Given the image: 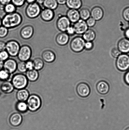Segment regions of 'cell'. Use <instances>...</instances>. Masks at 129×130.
Returning <instances> with one entry per match:
<instances>
[{"label":"cell","instance_id":"obj_1","mask_svg":"<svg viewBox=\"0 0 129 130\" xmlns=\"http://www.w3.org/2000/svg\"><path fill=\"white\" fill-rule=\"evenodd\" d=\"M2 25L7 28H16L21 25L22 21V16L18 12L7 14L2 20Z\"/></svg>","mask_w":129,"mask_h":130},{"label":"cell","instance_id":"obj_2","mask_svg":"<svg viewBox=\"0 0 129 130\" xmlns=\"http://www.w3.org/2000/svg\"><path fill=\"white\" fill-rule=\"evenodd\" d=\"M11 82L14 88L19 90L24 89L27 86L28 80L23 74H16L13 75Z\"/></svg>","mask_w":129,"mask_h":130},{"label":"cell","instance_id":"obj_3","mask_svg":"<svg viewBox=\"0 0 129 130\" xmlns=\"http://www.w3.org/2000/svg\"><path fill=\"white\" fill-rule=\"evenodd\" d=\"M28 110L32 112L37 111L41 107L42 101L40 96L36 94L30 95L27 100Z\"/></svg>","mask_w":129,"mask_h":130},{"label":"cell","instance_id":"obj_4","mask_svg":"<svg viewBox=\"0 0 129 130\" xmlns=\"http://www.w3.org/2000/svg\"><path fill=\"white\" fill-rule=\"evenodd\" d=\"M41 11L40 5L35 2L28 5L25 9V13L29 18L35 19L40 15Z\"/></svg>","mask_w":129,"mask_h":130},{"label":"cell","instance_id":"obj_5","mask_svg":"<svg viewBox=\"0 0 129 130\" xmlns=\"http://www.w3.org/2000/svg\"><path fill=\"white\" fill-rule=\"evenodd\" d=\"M116 66L120 71H127L129 69V56L124 53L120 55L117 58Z\"/></svg>","mask_w":129,"mask_h":130},{"label":"cell","instance_id":"obj_6","mask_svg":"<svg viewBox=\"0 0 129 130\" xmlns=\"http://www.w3.org/2000/svg\"><path fill=\"white\" fill-rule=\"evenodd\" d=\"M21 47L19 43L15 40H11L6 43V50L10 56H17Z\"/></svg>","mask_w":129,"mask_h":130},{"label":"cell","instance_id":"obj_7","mask_svg":"<svg viewBox=\"0 0 129 130\" xmlns=\"http://www.w3.org/2000/svg\"><path fill=\"white\" fill-rule=\"evenodd\" d=\"M85 42L83 38L80 36L75 37L71 42L70 45L71 49L75 53H80L84 49Z\"/></svg>","mask_w":129,"mask_h":130},{"label":"cell","instance_id":"obj_8","mask_svg":"<svg viewBox=\"0 0 129 130\" xmlns=\"http://www.w3.org/2000/svg\"><path fill=\"white\" fill-rule=\"evenodd\" d=\"M32 53L30 47L28 45H24L21 46L17 56L20 61L26 62L30 60Z\"/></svg>","mask_w":129,"mask_h":130},{"label":"cell","instance_id":"obj_9","mask_svg":"<svg viewBox=\"0 0 129 130\" xmlns=\"http://www.w3.org/2000/svg\"><path fill=\"white\" fill-rule=\"evenodd\" d=\"M76 90L78 95L83 98H86L89 96L91 91L89 85L84 82L78 84L76 87Z\"/></svg>","mask_w":129,"mask_h":130},{"label":"cell","instance_id":"obj_10","mask_svg":"<svg viewBox=\"0 0 129 130\" xmlns=\"http://www.w3.org/2000/svg\"><path fill=\"white\" fill-rule=\"evenodd\" d=\"M71 22L66 16L60 17L57 21V27L62 32H65L70 26Z\"/></svg>","mask_w":129,"mask_h":130},{"label":"cell","instance_id":"obj_11","mask_svg":"<svg viewBox=\"0 0 129 130\" xmlns=\"http://www.w3.org/2000/svg\"><path fill=\"white\" fill-rule=\"evenodd\" d=\"M73 26L75 34L78 35L84 34L88 29V26L86 21L82 19H80L78 21L74 23Z\"/></svg>","mask_w":129,"mask_h":130},{"label":"cell","instance_id":"obj_12","mask_svg":"<svg viewBox=\"0 0 129 130\" xmlns=\"http://www.w3.org/2000/svg\"><path fill=\"white\" fill-rule=\"evenodd\" d=\"M34 29L31 25H27L21 29L20 31V35L23 39H28L33 36Z\"/></svg>","mask_w":129,"mask_h":130},{"label":"cell","instance_id":"obj_13","mask_svg":"<svg viewBox=\"0 0 129 130\" xmlns=\"http://www.w3.org/2000/svg\"><path fill=\"white\" fill-rule=\"evenodd\" d=\"M17 63L12 58H8L4 62V69L11 73L13 74L17 70Z\"/></svg>","mask_w":129,"mask_h":130},{"label":"cell","instance_id":"obj_14","mask_svg":"<svg viewBox=\"0 0 129 130\" xmlns=\"http://www.w3.org/2000/svg\"><path fill=\"white\" fill-rule=\"evenodd\" d=\"M40 15L43 21L48 22L53 20L55 16V13L53 10L45 8L41 11Z\"/></svg>","mask_w":129,"mask_h":130},{"label":"cell","instance_id":"obj_15","mask_svg":"<svg viewBox=\"0 0 129 130\" xmlns=\"http://www.w3.org/2000/svg\"><path fill=\"white\" fill-rule=\"evenodd\" d=\"M110 87L108 83L104 80L100 81L97 84L96 89L99 94L104 95L109 91Z\"/></svg>","mask_w":129,"mask_h":130},{"label":"cell","instance_id":"obj_16","mask_svg":"<svg viewBox=\"0 0 129 130\" xmlns=\"http://www.w3.org/2000/svg\"><path fill=\"white\" fill-rule=\"evenodd\" d=\"M118 49L121 53L124 54L129 53V40L125 38L121 39L119 41Z\"/></svg>","mask_w":129,"mask_h":130},{"label":"cell","instance_id":"obj_17","mask_svg":"<svg viewBox=\"0 0 129 130\" xmlns=\"http://www.w3.org/2000/svg\"><path fill=\"white\" fill-rule=\"evenodd\" d=\"M22 117L19 113L12 114L9 118V122L11 125L14 127H17L20 125L22 121Z\"/></svg>","mask_w":129,"mask_h":130},{"label":"cell","instance_id":"obj_18","mask_svg":"<svg viewBox=\"0 0 129 130\" xmlns=\"http://www.w3.org/2000/svg\"><path fill=\"white\" fill-rule=\"evenodd\" d=\"M69 39V36L66 33L62 32L57 36L56 41L59 45L63 46L68 44Z\"/></svg>","mask_w":129,"mask_h":130},{"label":"cell","instance_id":"obj_19","mask_svg":"<svg viewBox=\"0 0 129 130\" xmlns=\"http://www.w3.org/2000/svg\"><path fill=\"white\" fill-rule=\"evenodd\" d=\"M104 12L101 8L95 6L93 8L91 12V17L96 21H99L103 18Z\"/></svg>","mask_w":129,"mask_h":130},{"label":"cell","instance_id":"obj_20","mask_svg":"<svg viewBox=\"0 0 129 130\" xmlns=\"http://www.w3.org/2000/svg\"><path fill=\"white\" fill-rule=\"evenodd\" d=\"M67 17L71 22L75 23L80 18L79 12L78 10L70 9L68 10L66 13Z\"/></svg>","mask_w":129,"mask_h":130},{"label":"cell","instance_id":"obj_21","mask_svg":"<svg viewBox=\"0 0 129 130\" xmlns=\"http://www.w3.org/2000/svg\"><path fill=\"white\" fill-rule=\"evenodd\" d=\"M43 60L47 63H51L55 60L56 58L55 53L52 51L46 50L43 52L42 54Z\"/></svg>","mask_w":129,"mask_h":130},{"label":"cell","instance_id":"obj_22","mask_svg":"<svg viewBox=\"0 0 129 130\" xmlns=\"http://www.w3.org/2000/svg\"><path fill=\"white\" fill-rule=\"evenodd\" d=\"M28 90L26 89H20L18 90L16 98L18 101L26 102L30 96Z\"/></svg>","mask_w":129,"mask_h":130},{"label":"cell","instance_id":"obj_23","mask_svg":"<svg viewBox=\"0 0 129 130\" xmlns=\"http://www.w3.org/2000/svg\"><path fill=\"white\" fill-rule=\"evenodd\" d=\"M26 72L25 75L28 81L31 82H35L39 78V75L38 71L35 69L27 70Z\"/></svg>","mask_w":129,"mask_h":130},{"label":"cell","instance_id":"obj_24","mask_svg":"<svg viewBox=\"0 0 129 130\" xmlns=\"http://www.w3.org/2000/svg\"><path fill=\"white\" fill-rule=\"evenodd\" d=\"M1 89L3 92L6 94H10L13 91L14 88L11 82L4 81L1 84Z\"/></svg>","mask_w":129,"mask_h":130},{"label":"cell","instance_id":"obj_25","mask_svg":"<svg viewBox=\"0 0 129 130\" xmlns=\"http://www.w3.org/2000/svg\"><path fill=\"white\" fill-rule=\"evenodd\" d=\"M82 0H67L66 4L70 9L78 10L82 7Z\"/></svg>","mask_w":129,"mask_h":130},{"label":"cell","instance_id":"obj_26","mask_svg":"<svg viewBox=\"0 0 129 130\" xmlns=\"http://www.w3.org/2000/svg\"><path fill=\"white\" fill-rule=\"evenodd\" d=\"M96 33L92 29H88L83 34V38L85 41L92 42L95 39Z\"/></svg>","mask_w":129,"mask_h":130},{"label":"cell","instance_id":"obj_27","mask_svg":"<svg viewBox=\"0 0 129 130\" xmlns=\"http://www.w3.org/2000/svg\"><path fill=\"white\" fill-rule=\"evenodd\" d=\"M42 5L45 8L54 11L57 8L59 5L56 0H45Z\"/></svg>","mask_w":129,"mask_h":130},{"label":"cell","instance_id":"obj_28","mask_svg":"<svg viewBox=\"0 0 129 130\" xmlns=\"http://www.w3.org/2000/svg\"><path fill=\"white\" fill-rule=\"evenodd\" d=\"M13 74L3 69L0 71V80L4 81L11 82L13 76Z\"/></svg>","mask_w":129,"mask_h":130},{"label":"cell","instance_id":"obj_29","mask_svg":"<svg viewBox=\"0 0 129 130\" xmlns=\"http://www.w3.org/2000/svg\"><path fill=\"white\" fill-rule=\"evenodd\" d=\"M16 108L18 111L21 113L26 112L28 110L27 104L25 102H18L16 104Z\"/></svg>","mask_w":129,"mask_h":130},{"label":"cell","instance_id":"obj_30","mask_svg":"<svg viewBox=\"0 0 129 130\" xmlns=\"http://www.w3.org/2000/svg\"><path fill=\"white\" fill-rule=\"evenodd\" d=\"M33 61L34 68L37 71L42 69L44 67V63L43 60L40 58H35Z\"/></svg>","mask_w":129,"mask_h":130},{"label":"cell","instance_id":"obj_31","mask_svg":"<svg viewBox=\"0 0 129 130\" xmlns=\"http://www.w3.org/2000/svg\"><path fill=\"white\" fill-rule=\"evenodd\" d=\"M80 17L82 20H86L89 19L91 16V12L87 8H83L79 11Z\"/></svg>","mask_w":129,"mask_h":130},{"label":"cell","instance_id":"obj_32","mask_svg":"<svg viewBox=\"0 0 129 130\" xmlns=\"http://www.w3.org/2000/svg\"><path fill=\"white\" fill-rule=\"evenodd\" d=\"M16 6L13 4L12 3L5 5L4 11L6 14H10L16 12Z\"/></svg>","mask_w":129,"mask_h":130},{"label":"cell","instance_id":"obj_33","mask_svg":"<svg viewBox=\"0 0 129 130\" xmlns=\"http://www.w3.org/2000/svg\"><path fill=\"white\" fill-rule=\"evenodd\" d=\"M17 69L19 71L22 73L26 72L27 71L25 65V62L20 61L17 64Z\"/></svg>","mask_w":129,"mask_h":130},{"label":"cell","instance_id":"obj_34","mask_svg":"<svg viewBox=\"0 0 129 130\" xmlns=\"http://www.w3.org/2000/svg\"><path fill=\"white\" fill-rule=\"evenodd\" d=\"M9 29L3 26L0 27V38H3L8 35Z\"/></svg>","mask_w":129,"mask_h":130},{"label":"cell","instance_id":"obj_35","mask_svg":"<svg viewBox=\"0 0 129 130\" xmlns=\"http://www.w3.org/2000/svg\"><path fill=\"white\" fill-rule=\"evenodd\" d=\"M10 56L6 50L0 52V60L5 62L9 58Z\"/></svg>","mask_w":129,"mask_h":130},{"label":"cell","instance_id":"obj_36","mask_svg":"<svg viewBox=\"0 0 129 130\" xmlns=\"http://www.w3.org/2000/svg\"><path fill=\"white\" fill-rule=\"evenodd\" d=\"M26 0H11V2L16 7H20L24 4Z\"/></svg>","mask_w":129,"mask_h":130},{"label":"cell","instance_id":"obj_37","mask_svg":"<svg viewBox=\"0 0 129 130\" xmlns=\"http://www.w3.org/2000/svg\"><path fill=\"white\" fill-rule=\"evenodd\" d=\"M111 55L113 58H117L120 55L122 54L118 48H113L111 52Z\"/></svg>","mask_w":129,"mask_h":130},{"label":"cell","instance_id":"obj_38","mask_svg":"<svg viewBox=\"0 0 129 130\" xmlns=\"http://www.w3.org/2000/svg\"><path fill=\"white\" fill-rule=\"evenodd\" d=\"M122 16L126 21L129 22V7L126 8L124 10Z\"/></svg>","mask_w":129,"mask_h":130},{"label":"cell","instance_id":"obj_39","mask_svg":"<svg viewBox=\"0 0 129 130\" xmlns=\"http://www.w3.org/2000/svg\"><path fill=\"white\" fill-rule=\"evenodd\" d=\"M86 22L88 27H93L95 25L96 21L92 17H90L86 20Z\"/></svg>","mask_w":129,"mask_h":130},{"label":"cell","instance_id":"obj_40","mask_svg":"<svg viewBox=\"0 0 129 130\" xmlns=\"http://www.w3.org/2000/svg\"><path fill=\"white\" fill-rule=\"evenodd\" d=\"M25 65L27 70H31L34 69L33 63L32 60H29L25 62Z\"/></svg>","mask_w":129,"mask_h":130},{"label":"cell","instance_id":"obj_41","mask_svg":"<svg viewBox=\"0 0 129 130\" xmlns=\"http://www.w3.org/2000/svg\"><path fill=\"white\" fill-rule=\"evenodd\" d=\"M93 44L92 42H86L85 43L84 49L87 50H90L93 49Z\"/></svg>","mask_w":129,"mask_h":130},{"label":"cell","instance_id":"obj_42","mask_svg":"<svg viewBox=\"0 0 129 130\" xmlns=\"http://www.w3.org/2000/svg\"><path fill=\"white\" fill-rule=\"evenodd\" d=\"M66 33L69 36H73L75 34V30L73 26H70L67 29Z\"/></svg>","mask_w":129,"mask_h":130},{"label":"cell","instance_id":"obj_43","mask_svg":"<svg viewBox=\"0 0 129 130\" xmlns=\"http://www.w3.org/2000/svg\"><path fill=\"white\" fill-rule=\"evenodd\" d=\"M6 43L4 42L0 41V52L6 50Z\"/></svg>","mask_w":129,"mask_h":130},{"label":"cell","instance_id":"obj_44","mask_svg":"<svg viewBox=\"0 0 129 130\" xmlns=\"http://www.w3.org/2000/svg\"><path fill=\"white\" fill-rule=\"evenodd\" d=\"M124 80L126 84L129 85V71H127L125 74L124 76Z\"/></svg>","mask_w":129,"mask_h":130},{"label":"cell","instance_id":"obj_45","mask_svg":"<svg viewBox=\"0 0 129 130\" xmlns=\"http://www.w3.org/2000/svg\"><path fill=\"white\" fill-rule=\"evenodd\" d=\"M11 0H0V4L3 5H6L11 2Z\"/></svg>","mask_w":129,"mask_h":130},{"label":"cell","instance_id":"obj_46","mask_svg":"<svg viewBox=\"0 0 129 130\" xmlns=\"http://www.w3.org/2000/svg\"><path fill=\"white\" fill-rule=\"evenodd\" d=\"M67 0H56L58 5H63L65 4Z\"/></svg>","mask_w":129,"mask_h":130},{"label":"cell","instance_id":"obj_47","mask_svg":"<svg viewBox=\"0 0 129 130\" xmlns=\"http://www.w3.org/2000/svg\"><path fill=\"white\" fill-rule=\"evenodd\" d=\"M124 35L125 36L126 39L129 40V28H127L125 30L124 32Z\"/></svg>","mask_w":129,"mask_h":130},{"label":"cell","instance_id":"obj_48","mask_svg":"<svg viewBox=\"0 0 129 130\" xmlns=\"http://www.w3.org/2000/svg\"><path fill=\"white\" fill-rule=\"evenodd\" d=\"M4 62L0 60V71L4 68Z\"/></svg>","mask_w":129,"mask_h":130},{"label":"cell","instance_id":"obj_49","mask_svg":"<svg viewBox=\"0 0 129 130\" xmlns=\"http://www.w3.org/2000/svg\"><path fill=\"white\" fill-rule=\"evenodd\" d=\"M45 0H36V2L40 5H42Z\"/></svg>","mask_w":129,"mask_h":130},{"label":"cell","instance_id":"obj_50","mask_svg":"<svg viewBox=\"0 0 129 130\" xmlns=\"http://www.w3.org/2000/svg\"><path fill=\"white\" fill-rule=\"evenodd\" d=\"M26 1L29 4L36 2V0H26Z\"/></svg>","mask_w":129,"mask_h":130},{"label":"cell","instance_id":"obj_51","mask_svg":"<svg viewBox=\"0 0 129 130\" xmlns=\"http://www.w3.org/2000/svg\"><path fill=\"white\" fill-rule=\"evenodd\" d=\"M5 6L4 5L0 4V10H1V11H4L5 8Z\"/></svg>","mask_w":129,"mask_h":130},{"label":"cell","instance_id":"obj_52","mask_svg":"<svg viewBox=\"0 0 129 130\" xmlns=\"http://www.w3.org/2000/svg\"><path fill=\"white\" fill-rule=\"evenodd\" d=\"M2 25V20L0 18V27Z\"/></svg>","mask_w":129,"mask_h":130},{"label":"cell","instance_id":"obj_53","mask_svg":"<svg viewBox=\"0 0 129 130\" xmlns=\"http://www.w3.org/2000/svg\"><path fill=\"white\" fill-rule=\"evenodd\" d=\"M125 130H129V127L126 128V129Z\"/></svg>","mask_w":129,"mask_h":130},{"label":"cell","instance_id":"obj_54","mask_svg":"<svg viewBox=\"0 0 129 130\" xmlns=\"http://www.w3.org/2000/svg\"></svg>","mask_w":129,"mask_h":130}]
</instances>
